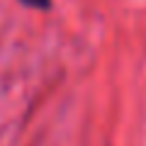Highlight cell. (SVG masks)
<instances>
[{"label":"cell","mask_w":146,"mask_h":146,"mask_svg":"<svg viewBox=\"0 0 146 146\" xmlns=\"http://www.w3.org/2000/svg\"><path fill=\"white\" fill-rule=\"evenodd\" d=\"M17 3L29 7V10H39V12H46L54 7V0H17Z\"/></svg>","instance_id":"6da1fadb"}]
</instances>
